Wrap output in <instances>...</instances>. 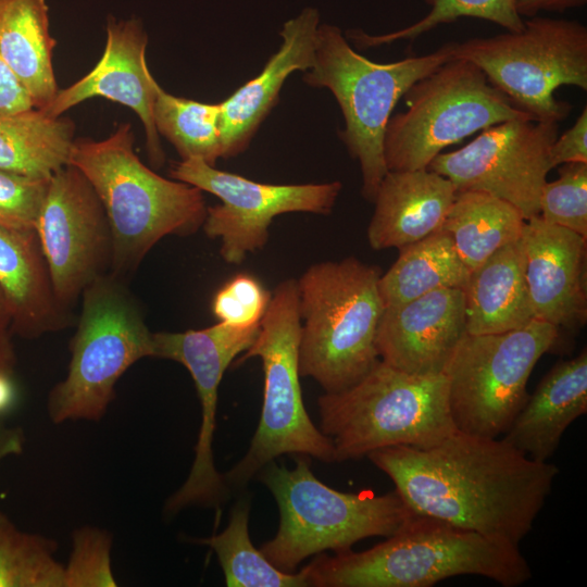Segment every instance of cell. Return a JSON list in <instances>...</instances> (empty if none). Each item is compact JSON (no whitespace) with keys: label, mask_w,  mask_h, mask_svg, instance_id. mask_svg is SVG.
Wrapping results in <instances>:
<instances>
[{"label":"cell","mask_w":587,"mask_h":587,"mask_svg":"<svg viewBox=\"0 0 587 587\" xmlns=\"http://www.w3.org/2000/svg\"><path fill=\"white\" fill-rule=\"evenodd\" d=\"M366 457L415 514L517 546L559 473L503 438L458 429L426 448L391 446Z\"/></svg>","instance_id":"obj_1"},{"label":"cell","mask_w":587,"mask_h":587,"mask_svg":"<svg viewBox=\"0 0 587 587\" xmlns=\"http://www.w3.org/2000/svg\"><path fill=\"white\" fill-rule=\"evenodd\" d=\"M302 570L315 587H428L459 575L516 587L532 577L517 545L419 514L371 549L320 555Z\"/></svg>","instance_id":"obj_2"},{"label":"cell","mask_w":587,"mask_h":587,"mask_svg":"<svg viewBox=\"0 0 587 587\" xmlns=\"http://www.w3.org/2000/svg\"><path fill=\"white\" fill-rule=\"evenodd\" d=\"M134 140L130 124L124 123L105 139H75L68 162L86 176L104 208L113 236L111 273L122 279L160 239L196 233L207 215L202 190L146 166Z\"/></svg>","instance_id":"obj_3"},{"label":"cell","mask_w":587,"mask_h":587,"mask_svg":"<svg viewBox=\"0 0 587 587\" xmlns=\"http://www.w3.org/2000/svg\"><path fill=\"white\" fill-rule=\"evenodd\" d=\"M380 275L378 266L351 257L314 264L297 280L300 376L312 377L325 392L349 388L379 361Z\"/></svg>","instance_id":"obj_4"},{"label":"cell","mask_w":587,"mask_h":587,"mask_svg":"<svg viewBox=\"0 0 587 587\" xmlns=\"http://www.w3.org/2000/svg\"><path fill=\"white\" fill-rule=\"evenodd\" d=\"M336 462L391 447L433 446L455 430L445 374L416 375L379 360L358 383L319 398Z\"/></svg>","instance_id":"obj_5"},{"label":"cell","mask_w":587,"mask_h":587,"mask_svg":"<svg viewBox=\"0 0 587 587\" xmlns=\"http://www.w3.org/2000/svg\"><path fill=\"white\" fill-rule=\"evenodd\" d=\"M259 478L280 513L276 535L260 550L285 572L322 551L341 552L367 537H389L415 515L396 490L377 496L333 489L315 477L303 458L294 469L272 461L260 470Z\"/></svg>","instance_id":"obj_6"},{"label":"cell","mask_w":587,"mask_h":587,"mask_svg":"<svg viewBox=\"0 0 587 587\" xmlns=\"http://www.w3.org/2000/svg\"><path fill=\"white\" fill-rule=\"evenodd\" d=\"M455 41L438 50L391 63H376L354 51L340 28L320 24L312 66L303 80L328 88L345 120L340 138L360 163L362 195L374 201L388 172L384 137L391 112L409 88L454 58Z\"/></svg>","instance_id":"obj_7"},{"label":"cell","mask_w":587,"mask_h":587,"mask_svg":"<svg viewBox=\"0 0 587 587\" xmlns=\"http://www.w3.org/2000/svg\"><path fill=\"white\" fill-rule=\"evenodd\" d=\"M70 351L67 375L48 395L49 416L55 424L99 421L121 376L140 359L154 357L153 333L124 279L109 273L83 291Z\"/></svg>","instance_id":"obj_8"},{"label":"cell","mask_w":587,"mask_h":587,"mask_svg":"<svg viewBox=\"0 0 587 587\" xmlns=\"http://www.w3.org/2000/svg\"><path fill=\"white\" fill-rule=\"evenodd\" d=\"M300 328L298 283L290 278L271 294L259 333L238 360H262L264 394L250 447L224 476L229 486L242 487L267 463L286 453L336 462L330 438L316 428L303 404L299 380Z\"/></svg>","instance_id":"obj_9"},{"label":"cell","mask_w":587,"mask_h":587,"mask_svg":"<svg viewBox=\"0 0 587 587\" xmlns=\"http://www.w3.org/2000/svg\"><path fill=\"white\" fill-rule=\"evenodd\" d=\"M407 111L390 116L384 137L388 171L427 168L441 151L510 120H530L471 61L453 58L413 84Z\"/></svg>","instance_id":"obj_10"},{"label":"cell","mask_w":587,"mask_h":587,"mask_svg":"<svg viewBox=\"0 0 587 587\" xmlns=\"http://www.w3.org/2000/svg\"><path fill=\"white\" fill-rule=\"evenodd\" d=\"M520 32L455 42L454 58L474 63L489 83L534 121L557 122L572 110L554 97L587 90V28L573 20L533 16Z\"/></svg>","instance_id":"obj_11"},{"label":"cell","mask_w":587,"mask_h":587,"mask_svg":"<svg viewBox=\"0 0 587 587\" xmlns=\"http://www.w3.org/2000/svg\"><path fill=\"white\" fill-rule=\"evenodd\" d=\"M558 337L559 328L536 319L504 333H466L444 371L455 429L489 438L505 433L528 398L536 363Z\"/></svg>","instance_id":"obj_12"},{"label":"cell","mask_w":587,"mask_h":587,"mask_svg":"<svg viewBox=\"0 0 587 587\" xmlns=\"http://www.w3.org/2000/svg\"><path fill=\"white\" fill-rule=\"evenodd\" d=\"M170 175L221 199V204L207 208L202 228L210 238L221 239V257L230 264L241 263L248 252L265 246L275 216L290 212L329 214L342 187L340 182L257 183L200 159L177 162Z\"/></svg>","instance_id":"obj_13"},{"label":"cell","mask_w":587,"mask_h":587,"mask_svg":"<svg viewBox=\"0 0 587 587\" xmlns=\"http://www.w3.org/2000/svg\"><path fill=\"white\" fill-rule=\"evenodd\" d=\"M559 123L510 120L484 129L469 145L439 153L427 170L457 191H484L515 207L527 221L539 215V198L552 170L550 148Z\"/></svg>","instance_id":"obj_14"},{"label":"cell","mask_w":587,"mask_h":587,"mask_svg":"<svg viewBox=\"0 0 587 587\" xmlns=\"http://www.w3.org/2000/svg\"><path fill=\"white\" fill-rule=\"evenodd\" d=\"M59 302L72 311L83 291L111 273L113 236L104 208L86 176L66 164L54 172L36 224Z\"/></svg>","instance_id":"obj_15"},{"label":"cell","mask_w":587,"mask_h":587,"mask_svg":"<svg viewBox=\"0 0 587 587\" xmlns=\"http://www.w3.org/2000/svg\"><path fill=\"white\" fill-rule=\"evenodd\" d=\"M147 43L148 36L139 20L108 17L105 47L96 66L67 88L59 89L53 100L39 110L48 116L59 117L95 97L121 103L140 118L150 162L160 167L165 154L153 121L157 82L147 66Z\"/></svg>","instance_id":"obj_16"},{"label":"cell","mask_w":587,"mask_h":587,"mask_svg":"<svg viewBox=\"0 0 587 587\" xmlns=\"http://www.w3.org/2000/svg\"><path fill=\"white\" fill-rule=\"evenodd\" d=\"M466 334L461 288H441L385 308L376 347L383 362L416 375L442 374Z\"/></svg>","instance_id":"obj_17"},{"label":"cell","mask_w":587,"mask_h":587,"mask_svg":"<svg viewBox=\"0 0 587 587\" xmlns=\"http://www.w3.org/2000/svg\"><path fill=\"white\" fill-rule=\"evenodd\" d=\"M534 319L577 328L587 319V238L539 215L521 236Z\"/></svg>","instance_id":"obj_18"},{"label":"cell","mask_w":587,"mask_h":587,"mask_svg":"<svg viewBox=\"0 0 587 587\" xmlns=\"http://www.w3.org/2000/svg\"><path fill=\"white\" fill-rule=\"evenodd\" d=\"M319 26L320 13L311 7L285 22L279 32L282 45L262 72L220 102L222 158L245 151L275 104L286 78L312 66Z\"/></svg>","instance_id":"obj_19"},{"label":"cell","mask_w":587,"mask_h":587,"mask_svg":"<svg viewBox=\"0 0 587 587\" xmlns=\"http://www.w3.org/2000/svg\"><path fill=\"white\" fill-rule=\"evenodd\" d=\"M457 193L446 177L429 171H388L367 227L374 250L400 249L441 228Z\"/></svg>","instance_id":"obj_20"},{"label":"cell","mask_w":587,"mask_h":587,"mask_svg":"<svg viewBox=\"0 0 587 587\" xmlns=\"http://www.w3.org/2000/svg\"><path fill=\"white\" fill-rule=\"evenodd\" d=\"M0 286L14 336L36 339L71 325V310L55 297L36 229L0 226Z\"/></svg>","instance_id":"obj_21"},{"label":"cell","mask_w":587,"mask_h":587,"mask_svg":"<svg viewBox=\"0 0 587 587\" xmlns=\"http://www.w3.org/2000/svg\"><path fill=\"white\" fill-rule=\"evenodd\" d=\"M587 412V351L560 361L528 396L503 439L528 458L548 462L566 428Z\"/></svg>","instance_id":"obj_22"},{"label":"cell","mask_w":587,"mask_h":587,"mask_svg":"<svg viewBox=\"0 0 587 587\" xmlns=\"http://www.w3.org/2000/svg\"><path fill=\"white\" fill-rule=\"evenodd\" d=\"M463 290L467 334L504 333L532 322L521 238L503 246L473 270Z\"/></svg>","instance_id":"obj_23"},{"label":"cell","mask_w":587,"mask_h":587,"mask_svg":"<svg viewBox=\"0 0 587 587\" xmlns=\"http://www.w3.org/2000/svg\"><path fill=\"white\" fill-rule=\"evenodd\" d=\"M55 43L46 0H0V59L36 109L47 107L59 91L52 64Z\"/></svg>","instance_id":"obj_24"},{"label":"cell","mask_w":587,"mask_h":587,"mask_svg":"<svg viewBox=\"0 0 587 587\" xmlns=\"http://www.w3.org/2000/svg\"><path fill=\"white\" fill-rule=\"evenodd\" d=\"M74 123L33 108L0 113V170L49 178L70 162Z\"/></svg>","instance_id":"obj_25"},{"label":"cell","mask_w":587,"mask_h":587,"mask_svg":"<svg viewBox=\"0 0 587 587\" xmlns=\"http://www.w3.org/2000/svg\"><path fill=\"white\" fill-rule=\"evenodd\" d=\"M470 274L450 235L440 228L399 249L396 262L379 277V295L384 308L395 307L437 289H464Z\"/></svg>","instance_id":"obj_26"},{"label":"cell","mask_w":587,"mask_h":587,"mask_svg":"<svg viewBox=\"0 0 587 587\" xmlns=\"http://www.w3.org/2000/svg\"><path fill=\"white\" fill-rule=\"evenodd\" d=\"M526 220L509 202L484 191H457L441 228L472 272L503 246L521 238Z\"/></svg>","instance_id":"obj_27"},{"label":"cell","mask_w":587,"mask_h":587,"mask_svg":"<svg viewBox=\"0 0 587 587\" xmlns=\"http://www.w3.org/2000/svg\"><path fill=\"white\" fill-rule=\"evenodd\" d=\"M249 504L237 503L227 527L220 534L195 542L209 546L217 555L229 587H305L309 586L303 570L285 572L274 566L257 549L248 530Z\"/></svg>","instance_id":"obj_28"},{"label":"cell","mask_w":587,"mask_h":587,"mask_svg":"<svg viewBox=\"0 0 587 587\" xmlns=\"http://www.w3.org/2000/svg\"><path fill=\"white\" fill-rule=\"evenodd\" d=\"M153 121L182 160L200 159L214 166L222 158L220 103H204L173 96L157 83Z\"/></svg>","instance_id":"obj_29"},{"label":"cell","mask_w":587,"mask_h":587,"mask_svg":"<svg viewBox=\"0 0 587 587\" xmlns=\"http://www.w3.org/2000/svg\"><path fill=\"white\" fill-rule=\"evenodd\" d=\"M57 542L18 529L0 512V587H64Z\"/></svg>","instance_id":"obj_30"},{"label":"cell","mask_w":587,"mask_h":587,"mask_svg":"<svg viewBox=\"0 0 587 587\" xmlns=\"http://www.w3.org/2000/svg\"><path fill=\"white\" fill-rule=\"evenodd\" d=\"M430 7L428 14L410 26L383 35H370L362 30H350L349 37L361 48L378 47L397 40H414L433 28L457 21L460 17L485 20L507 29L520 32L524 20L517 13L515 0H425Z\"/></svg>","instance_id":"obj_31"},{"label":"cell","mask_w":587,"mask_h":587,"mask_svg":"<svg viewBox=\"0 0 587 587\" xmlns=\"http://www.w3.org/2000/svg\"><path fill=\"white\" fill-rule=\"evenodd\" d=\"M539 216L587 238V163L562 164L559 177L545 183Z\"/></svg>","instance_id":"obj_32"},{"label":"cell","mask_w":587,"mask_h":587,"mask_svg":"<svg viewBox=\"0 0 587 587\" xmlns=\"http://www.w3.org/2000/svg\"><path fill=\"white\" fill-rule=\"evenodd\" d=\"M72 552L64 565V587H115L111 569L112 538L107 530L91 526L72 534Z\"/></svg>","instance_id":"obj_33"},{"label":"cell","mask_w":587,"mask_h":587,"mask_svg":"<svg viewBox=\"0 0 587 587\" xmlns=\"http://www.w3.org/2000/svg\"><path fill=\"white\" fill-rule=\"evenodd\" d=\"M49 178L0 170V226L36 229Z\"/></svg>","instance_id":"obj_34"},{"label":"cell","mask_w":587,"mask_h":587,"mask_svg":"<svg viewBox=\"0 0 587 587\" xmlns=\"http://www.w3.org/2000/svg\"><path fill=\"white\" fill-rule=\"evenodd\" d=\"M270 299L255 277L238 274L215 294L212 311L220 322L248 327L260 324Z\"/></svg>","instance_id":"obj_35"},{"label":"cell","mask_w":587,"mask_h":587,"mask_svg":"<svg viewBox=\"0 0 587 587\" xmlns=\"http://www.w3.org/2000/svg\"><path fill=\"white\" fill-rule=\"evenodd\" d=\"M552 167L574 162L587 163V108L563 135L557 137L550 148Z\"/></svg>","instance_id":"obj_36"},{"label":"cell","mask_w":587,"mask_h":587,"mask_svg":"<svg viewBox=\"0 0 587 587\" xmlns=\"http://www.w3.org/2000/svg\"><path fill=\"white\" fill-rule=\"evenodd\" d=\"M33 108L28 93L0 59V113H16Z\"/></svg>","instance_id":"obj_37"},{"label":"cell","mask_w":587,"mask_h":587,"mask_svg":"<svg viewBox=\"0 0 587 587\" xmlns=\"http://www.w3.org/2000/svg\"><path fill=\"white\" fill-rule=\"evenodd\" d=\"M13 336L11 311L0 286V372L10 375L14 374L16 365Z\"/></svg>","instance_id":"obj_38"},{"label":"cell","mask_w":587,"mask_h":587,"mask_svg":"<svg viewBox=\"0 0 587 587\" xmlns=\"http://www.w3.org/2000/svg\"><path fill=\"white\" fill-rule=\"evenodd\" d=\"M587 0H515L517 13L523 17H533L539 11H559L578 8Z\"/></svg>","instance_id":"obj_39"},{"label":"cell","mask_w":587,"mask_h":587,"mask_svg":"<svg viewBox=\"0 0 587 587\" xmlns=\"http://www.w3.org/2000/svg\"><path fill=\"white\" fill-rule=\"evenodd\" d=\"M25 435L18 426H8L0 422V464L4 459L23 453Z\"/></svg>","instance_id":"obj_40"},{"label":"cell","mask_w":587,"mask_h":587,"mask_svg":"<svg viewBox=\"0 0 587 587\" xmlns=\"http://www.w3.org/2000/svg\"><path fill=\"white\" fill-rule=\"evenodd\" d=\"M13 375L0 372V414L9 411L16 397Z\"/></svg>","instance_id":"obj_41"}]
</instances>
